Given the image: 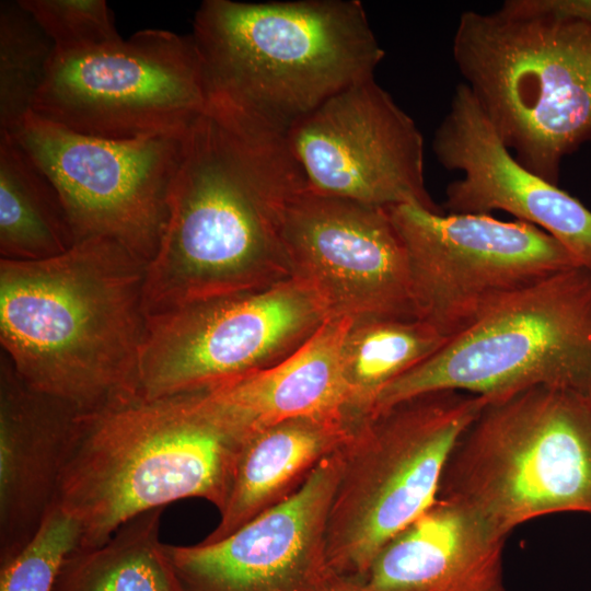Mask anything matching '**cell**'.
Here are the masks:
<instances>
[{"instance_id": "obj_19", "label": "cell", "mask_w": 591, "mask_h": 591, "mask_svg": "<svg viewBox=\"0 0 591 591\" xmlns=\"http://www.w3.org/2000/svg\"><path fill=\"white\" fill-rule=\"evenodd\" d=\"M505 540L473 513L438 499L358 580L372 591H506Z\"/></svg>"}, {"instance_id": "obj_13", "label": "cell", "mask_w": 591, "mask_h": 591, "mask_svg": "<svg viewBox=\"0 0 591 591\" xmlns=\"http://www.w3.org/2000/svg\"><path fill=\"white\" fill-rule=\"evenodd\" d=\"M285 138L316 193L379 208L416 204L444 212L425 184L419 128L374 78L325 101Z\"/></svg>"}, {"instance_id": "obj_17", "label": "cell", "mask_w": 591, "mask_h": 591, "mask_svg": "<svg viewBox=\"0 0 591 591\" xmlns=\"http://www.w3.org/2000/svg\"><path fill=\"white\" fill-rule=\"evenodd\" d=\"M81 409L28 385L0 360V561L21 551L54 505Z\"/></svg>"}, {"instance_id": "obj_3", "label": "cell", "mask_w": 591, "mask_h": 591, "mask_svg": "<svg viewBox=\"0 0 591 591\" xmlns=\"http://www.w3.org/2000/svg\"><path fill=\"white\" fill-rule=\"evenodd\" d=\"M240 444L198 412L190 392L80 410L54 503L80 523L81 548L175 500L201 498L220 512Z\"/></svg>"}, {"instance_id": "obj_20", "label": "cell", "mask_w": 591, "mask_h": 591, "mask_svg": "<svg viewBox=\"0 0 591 591\" xmlns=\"http://www.w3.org/2000/svg\"><path fill=\"white\" fill-rule=\"evenodd\" d=\"M359 420L346 412L301 416L243 440L219 523L201 542L220 541L290 498L326 456L345 447Z\"/></svg>"}, {"instance_id": "obj_1", "label": "cell", "mask_w": 591, "mask_h": 591, "mask_svg": "<svg viewBox=\"0 0 591 591\" xmlns=\"http://www.w3.org/2000/svg\"><path fill=\"white\" fill-rule=\"evenodd\" d=\"M306 185L285 132L225 97L186 134L159 246L147 263V317L291 278L283 204Z\"/></svg>"}, {"instance_id": "obj_10", "label": "cell", "mask_w": 591, "mask_h": 591, "mask_svg": "<svg viewBox=\"0 0 591 591\" xmlns=\"http://www.w3.org/2000/svg\"><path fill=\"white\" fill-rule=\"evenodd\" d=\"M405 245L416 317L451 338L512 294L579 265L551 234L490 215L386 208Z\"/></svg>"}, {"instance_id": "obj_21", "label": "cell", "mask_w": 591, "mask_h": 591, "mask_svg": "<svg viewBox=\"0 0 591 591\" xmlns=\"http://www.w3.org/2000/svg\"><path fill=\"white\" fill-rule=\"evenodd\" d=\"M76 243L59 193L15 137L0 132V254L34 262Z\"/></svg>"}, {"instance_id": "obj_4", "label": "cell", "mask_w": 591, "mask_h": 591, "mask_svg": "<svg viewBox=\"0 0 591 591\" xmlns=\"http://www.w3.org/2000/svg\"><path fill=\"white\" fill-rule=\"evenodd\" d=\"M192 37L209 93L283 132L384 58L358 0H206Z\"/></svg>"}, {"instance_id": "obj_12", "label": "cell", "mask_w": 591, "mask_h": 591, "mask_svg": "<svg viewBox=\"0 0 591 591\" xmlns=\"http://www.w3.org/2000/svg\"><path fill=\"white\" fill-rule=\"evenodd\" d=\"M12 134L57 188L76 242L113 240L149 262L164 231L186 134L90 137L32 111Z\"/></svg>"}, {"instance_id": "obj_14", "label": "cell", "mask_w": 591, "mask_h": 591, "mask_svg": "<svg viewBox=\"0 0 591 591\" xmlns=\"http://www.w3.org/2000/svg\"><path fill=\"white\" fill-rule=\"evenodd\" d=\"M280 237L291 277L317 294L328 317L417 318L405 245L386 208L303 185L283 204Z\"/></svg>"}, {"instance_id": "obj_22", "label": "cell", "mask_w": 591, "mask_h": 591, "mask_svg": "<svg viewBox=\"0 0 591 591\" xmlns=\"http://www.w3.org/2000/svg\"><path fill=\"white\" fill-rule=\"evenodd\" d=\"M163 508L140 513L103 544L65 559L53 591H183L159 540Z\"/></svg>"}, {"instance_id": "obj_2", "label": "cell", "mask_w": 591, "mask_h": 591, "mask_svg": "<svg viewBox=\"0 0 591 591\" xmlns=\"http://www.w3.org/2000/svg\"><path fill=\"white\" fill-rule=\"evenodd\" d=\"M147 262L106 237L0 259L3 356L32 387L92 410L138 395Z\"/></svg>"}, {"instance_id": "obj_5", "label": "cell", "mask_w": 591, "mask_h": 591, "mask_svg": "<svg viewBox=\"0 0 591 591\" xmlns=\"http://www.w3.org/2000/svg\"><path fill=\"white\" fill-rule=\"evenodd\" d=\"M452 56L515 160L558 186L564 159L591 143V26L507 0L461 13Z\"/></svg>"}, {"instance_id": "obj_27", "label": "cell", "mask_w": 591, "mask_h": 591, "mask_svg": "<svg viewBox=\"0 0 591 591\" xmlns=\"http://www.w3.org/2000/svg\"><path fill=\"white\" fill-rule=\"evenodd\" d=\"M536 11L591 26V0H523Z\"/></svg>"}, {"instance_id": "obj_11", "label": "cell", "mask_w": 591, "mask_h": 591, "mask_svg": "<svg viewBox=\"0 0 591 591\" xmlns=\"http://www.w3.org/2000/svg\"><path fill=\"white\" fill-rule=\"evenodd\" d=\"M327 318L317 294L293 277L148 316L138 395L189 393L275 364Z\"/></svg>"}, {"instance_id": "obj_18", "label": "cell", "mask_w": 591, "mask_h": 591, "mask_svg": "<svg viewBox=\"0 0 591 591\" xmlns=\"http://www.w3.org/2000/svg\"><path fill=\"white\" fill-rule=\"evenodd\" d=\"M352 322L328 317L281 361L192 392L198 412L240 443L291 418L348 413L340 354Z\"/></svg>"}, {"instance_id": "obj_25", "label": "cell", "mask_w": 591, "mask_h": 591, "mask_svg": "<svg viewBox=\"0 0 591 591\" xmlns=\"http://www.w3.org/2000/svg\"><path fill=\"white\" fill-rule=\"evenodd\" d=\"M80 542L78 520L54 503L31 541L0 561V591H53L61 565Z\"/></svg>"}, {"instance_id": "obj_24", "label": "cell", "mask_w": 591, "mask_h": 591, "mask_svg": "<svg viewBox=\"0 0 591 591\" xmlns=\"http://www.w3.org/2000/svg\"><path fill=\"white\" fill-rule=\"evenodd\" d=\"M55 45L19 1L0 3V132H13L32 111Z\"/></svg>"}, {"instance_id": "obj_9", "label": "cell", "mask_w": 591, "mask_h": 591, "mask_svg": "<svg viewBox=\"0 0 591 591\" xmlns=\"http://www.w3.org/2000/svg\"><path fill=\"white\" fill-rule=\"evenodd\" d=\"M208 105L193 37L149 28L101 47L55 54L32 112L81 135L130 140L184 135Z\"/></svg>"}, {"instance_id": "obj_8", "label": "cell", "mask_w": 591, "mask_h": 591, "mask_svg": "<svg viewBox=\"0 0 591 591\" xmlns=\"http://www.w3.org/2000/svg\"><path fill=\"white\" fill-rule=\"evenodd\" d=\"M535 386L591 397V267L560 270L507 298L391 382L370 414L438 390L489 402Z\"/></svg>"}, {"instance_id": "obj_15", "label": "cell", "mask_w": 591, "mask_h": 591, "mask_svg": "<svg viewBox=\"0 0 591 591\" xmlns=\"http://www.w3.org/2000/svg\"><path fill=\"white\" fill-rule=\"evenodd\" d=\"M344 467L326 456L290 498L213 543L169 545L183 591H332L327 520Z\"/></svg>"}, {"instance_id": "obj_7", "label": "cell", "mask_w": 591, "mask_h": 591, "mask_svg": "<svg viewBox=\"0 0 591 591\" xmlns=\"http://www.w3.org/2000/svg\"><path fill=\"white\" fill-rule=\"evenodd\" d=\"M487 402L438 390L357 422L327 520V558L337 578L360 579L384 545L438 500L450 454Z\"/></svg>"}, {"instance_id": "obj_28", "label": "cell", "mask_w": 591, "mask_h": 591, "mask_svg": "<svg viewBox=\"0 0 591 591\" xmlns=\"http://www.w3.org/2000/svg\"><path fill=\"white\" fill-rule=\"evenodd\" d=\"M332 591H372L356 579H338Z\"/></svg>"}, {"instance_id": "obj_26", "label": "cell", "mask_w": 591, "mask_h": 591, "mask_svg": "<svg viewBox=\"0 0 591 591\" xmlns=\"http://www.w3.org/2000/svg\"><path fill=\"white\" fill-rule=\"evenodd\" d=\"M55 45V54L86 50L123 39L104 0H18Z\"/></svg>"}, {"instance_id": "obj_23", "label": "cell", "mask_w": 591, "mask_h": 591, "mask_svg": "<svg viewBox=\"0 0 591 591\" xmlns=\"http://www.w3.org/2000/svg\"><path fill=\"white\" fill-rule=\"evenodd\" d=\"M450 338L419 318L372 317L354 321L341 346L347 409L368 416L380 393Z\"/></svg>"}, {"instance_id": "obj_6", "label": "cell", "mask_w": 591, "mask_h": 591, "mask_svg": "<svg viewBox=\"0 0 591 591\" xmlns=\"http://www.w3.org/2000/svg\"><path fill=\"white\" fill-rule=\"evenodd\" d=\"M438 499L503 537L547 514L591 517V397L535 386L487 402L453 448Z\"/></svg>"}, {"instance_id": "obj_16", "label": "cell", "mask_w": 591, "mask_h": 591, "mask_svg": "<svg viewBox=\"0 0 591 591\" xmlns=\"http://www.w3.org/2000/svg\"><path fill=\"white\" fill-rule=\"evenodd\" d=\"M432 150L444 169L462 173L447 186L444 212L506 211L547 232L579 265L591 267V210L520 164L463 82L434 131Z\"/></svg>"}]
</instances>
